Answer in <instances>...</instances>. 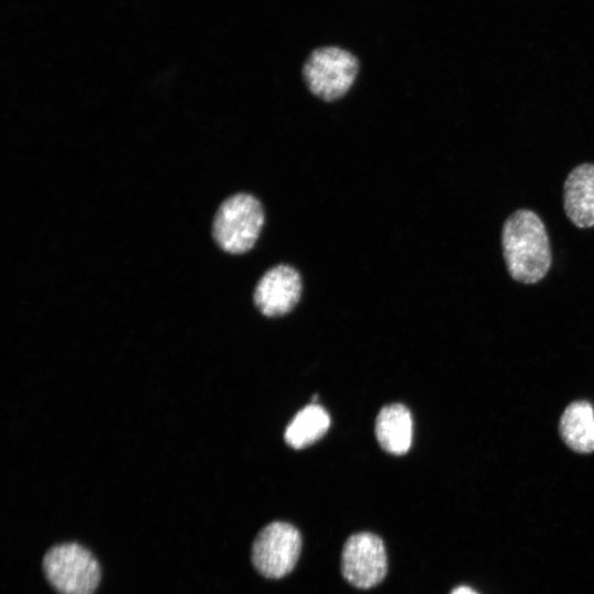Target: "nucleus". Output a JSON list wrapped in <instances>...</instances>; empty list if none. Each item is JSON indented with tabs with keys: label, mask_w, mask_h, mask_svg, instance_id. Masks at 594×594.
I'll return each mask as SVG.
<instances>
[{
	"label": "nucleus",
	"mask_w": 594,
	"mask_h": 594,
	"mask_svg": "<svg viewBox=\"0 0 594 594\" xmlns=\"http://www.w3.org/2000/svg\"><path fill=\"white\" fill-rule=\"evenodd\" d=\"M341 571L353 586L370 588L377 585L387 571V557L382 539L371 532L350 536L342 550Z\"/></svg>",
	"instance_id": "nucleus-6"
},
{
	"label": "nucleus",
	"mask_w": 594,
	"mask_h": 594,
	"mask_svg": "<svg viewBox=\"0 0 594 594\" xmlns=\"http://www.w3.org/2000/svg\"><path fill=\"white\" fill-rule=\"evenodd\" d=\"M359 70V59L351 52L339 46H323L309 54L301 73L312 96L324 102H334L349 92Z\"/></svg>",
	"instance_id": "nucleus-3"
},
{
	"label": "nucleus",
	"mask_w": 594,
	"mask_h": 594,
	"mask_svg": "<svg viewBox=\"0 0 594 594\" xmlns=\"http://www.w3.org/2000/svg\"><path fill=\"white\" fill-rule=\"evenodd\" d=\"M300 549L301 537L297 528L288 522L274 521L257 534L251 559L260 574L280 579L296 565Z\"/></svg>",
	"instance_id": "nucleus-5"
},
{
	"label": "nucleus",
	"mask_w": 594,
	"mask_h": 594,
	"mask_svg": "<svg viewBox=\"0 0 594 594\" xmlns=\"http://www.w3.org/2000/svg\"><path fill=\"white\" fill-rule=\"evenodd\" d=\"M375 435L386 452L406 453L413 441V419L408 408L402 404L383 407L376 418Z\"/></svg>",
	"instance_id": "nucleus-9"
},
{
	"label": "nucleus",
	"mask_w": 594,
	"mask_h": 594,
	"mask_svg": "<svg viewBox=\"0 0 594 594\" xmlns=\"http://www.w3.org/2000/svg\"><path fill=\"white\" fill-rule=\"evenodd\" d=\"M451 594H477L474 590L468 586H459L454 588Z\"/></svg>",
	"instance_id": "nucleus-12"
},
{
	"label": "nucleus",
	"mask_w": 594,
	"mask_h": 594,
	"mask_svg": "<svg viewBox=\"0 0 594 594\" xmlns=\"http://www.w3.org/2000/svg\"><path fill=\"white\" fill-rule=\"evenodd\" d=\"M564 443L578 453L594 451V408L585 400L570 404L560 419Z\"/></svg>",
	"instance_id": "nucleus-10"
},
{
	"label": "nucleus",
	"mask_w": 594,
	"mask_h": 594,
	"mask_svg": "<svg viewBox=\"0 0 594 594\" xmlns=\"http://www.w3.org/2000/svg\"><path fill=\"white\" fill-rule=\"evenodd\" d=\"M330 417L318 404L300 409L285 430V441L294 449H304L318 441L327 432Z\"/></svg>",
	"instance_id": "nucleus-11"
},
{
	"label": "nucleus",
	"mask_w": 594,
	"mask_h": 594,
	"mask_svg": "<svg viewBox=\"0 0 594 594\" xmlns=\"http://www.w3.org/2000/svg\"><path fill=\"white\" fill-rule=\"evenodd\" d=\"M264 224L265 210L262 201L252 194L235 193L218 207L211 234L221 251L240 255L254 248Z\"/></svg>",
	"instance_id": "nucleus-2"
},
{
	"label": "nucleus",
	"mask_w": 594,
	"mask_h": 594,
	"mask_svg": "<svg viewBox=\"0 0 594 594\" xmlns=\"http://www.w3.org/2000/svg\"><path fill=\"white\" fill-rule=\"evenodd\" d=\"M43 571L58 594H94L100 581L96 558L74 542L51 548L44 556Z\"/></svg>",
	"instance_id": "nucleus-4"
},
{
	"label": "nucleus",
	"mask_w": 594,
	"mask_h": 594,
	"mask_svg": "<svg viewBox=\"0 0 594 594\" xmlns=\"http://www.w3.org/2000/svg\"><path fill=\"white\" fill-rule=\"evenodd\" d=\"M563 208L578 228L594 227V164L575 166L563 184Z\"/></svg>",
	"instance_id": "nucleus-8"
},
{
	"label": "nucleus",
	"mask_w": 594,
	"mask_h": 594,
	"mask_svg": "<svg viewBox=\"0 0 594 594\" xmlns=\"http://www.w3.org/2000/svg\"><path fill=\"white\" fill-rule=\"evenodd\" d=\"M502 250L510 277L522 284L541 280L552 263L546 226L530 209H518L504 221Z\"/></svg>",
	"instance_id": "nucleus-1"
},
{
	"label": "nucleus",
	"mask_w": 594,
	"mask_h": 594,
	"mask_svg": "<svg viewBox=\"0 0 594 594\" xmlns=\"http://www.w3.org/2000/svg\"><path fill=\"white\" fill-rule=\"evenodd\" d=\"M302 289L299 272L288 264L268 268L256 283L253 300L266 317L289 312L298 302Z\"/></svg>",
	"instance_id": "nucleus-7"
}]
</instances>
